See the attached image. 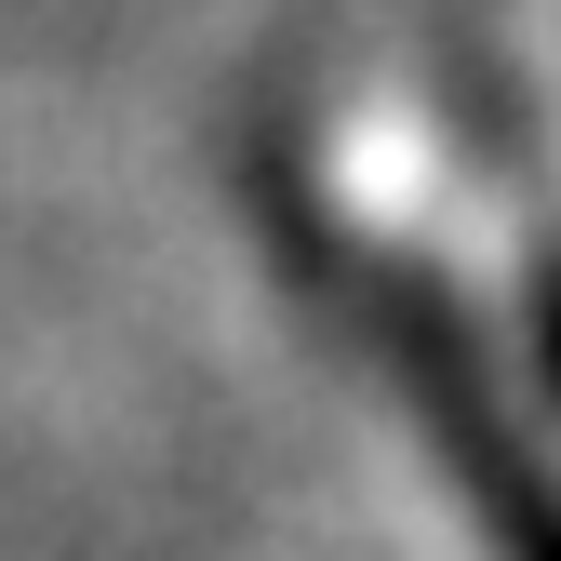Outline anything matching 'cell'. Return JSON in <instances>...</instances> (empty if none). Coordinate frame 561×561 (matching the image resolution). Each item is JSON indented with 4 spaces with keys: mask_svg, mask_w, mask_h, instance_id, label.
Wrapping results in <instances>:
<instances>
[{
    "mask_svg": "<svg viewBox=\"0 0 561 561\" xmlns=\"http://www.w3.org/2000/svg\"><path fill=\"white\" fill-rule=\"evenodd\" d=\"M267 228H280V254H295V280H334V308H347V334L375 347V375L401 388L414 442L455 468L481 548H495V561H561V468H548V442H535V414L495 388L468 308L442 295V280H414L401 254H375L362 228L308 215L295 187L267 201Z\"/></svg>",
    "mask_w": 561,
    "mask_h": 561,
    "instance_id": "1",
    "label": "cell"
}]
</instances>
